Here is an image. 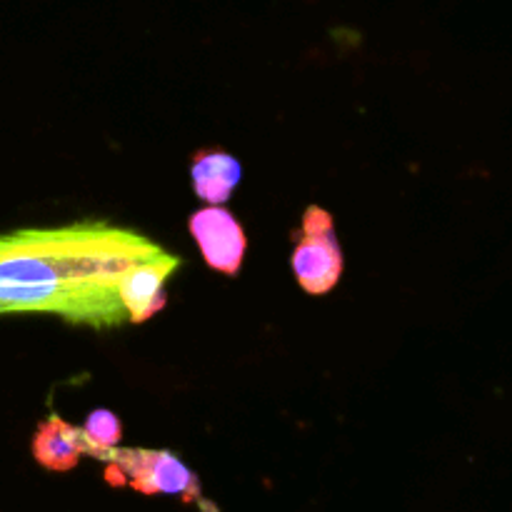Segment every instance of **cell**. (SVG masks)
Masks as SVG:
<instances>
[{
  "label": "cell",
  "instance_id": "obj_6",
  "mask_svg": "<svg viewBox=\"0 0 512 512\" xmlns=\"http://www.w3.org/2000/svg\"><path fill=\"white\" fill-rule=\"evenodd\" d=\"M30 448H33V458L38 460V465H43L45 470H55V473H68L80 463L83 455H88L83 430L65 423L55 413L35 428Z\"/></svg>",
  "mask_w": 512,
  "mask_h": 512
},
{
  "label": "cell",
  "instance_id": "obj_5",
  "mask_svg": "<svg viewBox=\"0 0 512 512\" xmlns=\"http://www.w3.org/2000/svg\"><path fill=\"white\" fill-rule=\"evenodd\" d=\"M178 268V255L165 250L158 258L143 260V263H135L125 270L118 283V295L125 313H128V323H145L165 308V303H168L165 283L173 278Z\"/></svg>",
  "mask_w": 512,
  "mask_h": 512
},
{
  "label": "cell",
  "instance_id": "obj_7",
  "mask_svg": "<svg viewBox=\"0 0 512 512\" xmlns=\"http://www.w3.org/2000/svg\"><path fill=\"white\" fill-rule=\"evenodd\" d=\"M240 175H243V168H240L238 158L218 148L198 150L190 163L195 195L208 205H223L238 188Z\"/></svg>",
  "mask_w": 512,
  "mask_h": 512
},
{
  "label": "cell",
  "instance_id": "obj_3",
  "mask_svg": "<svg viewBox=\"0 0 512 512\" xmlns=\"http://www.w3.org/2000/svg\"><path fill=\"white\" fill-rule=\"evenodd\" d=\"M290 265L300 288L308 295H325L340 283L343 250L335 235L333 215L320 205L305 210L300 233H295Z\"/></svg>",
  "mask_w": 512,
  "mask_h": 512
},
{
  "label": "cell",
  "instance_id": "obj_8",
  "mask_svg": "<svg viewBox=\"0 0 512 512\" xmlns=\"http://www.w3.org/2000/svg\"><path fill=\"white\" fill-rule=\"evenodd\" d=\"M80 430H83L85 445H88V455L98 460L105 450L115 448L123 440V423H120V418L113 410L105 408L93 410Z\"/></svg>",
  "mask_w": 512,
  "mask_h": 512
},
{
  "label": "cell",
  "instance_id": "obj_4",
  "mask_svg": "<svg viewBox=\"0 0 512 512\" xmlns=\"http://www.w3.org/2000/svg\"><path fill=\"white\" fill-rule=\"evenodd\" d=\"M188 228L210 268L223 275L240 273L245 250H248V238H245L243 225L230 210L220 208V205L195 210L188 220Z\"/></svg>",
  "mask_w": 512,
  "mask_h": 512
},
{
  "label": "cell",
  "instance_id": "obj_2",
  "mask_svg": "<svg viewBox=\"0 0 512 512\" xmlns=\"http://www.w3.org/2000/svg\"><path fill=\"white\" fill-rule=\"evenodd\" d=\"M108 463L105 480L110 485H130L143 495H173L185 503L205 505L200 498V483L193 470L168 450H123L110 448L100 455Z\"/></svg>",
  "mask_w": 512,
  "mask_h": 512
},
{
  "label": "cell",
  "instance_id": "obj_1",
  "mask_svg": "<svg viewBox=\"0 0 512 512\" xmlns=\"http://www.w3.org/2000/svg\"><path fill=\"white\" fill-rule=\"evenodd\" d=\"M165 253L133 228L80 220L0 235V315H53L105 330L128 323L118 295L125 270Z\"/></svg>",
  "mask_w": 512,
  "mask_h": 512
}]
</instances>
